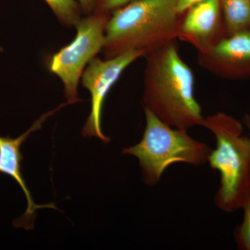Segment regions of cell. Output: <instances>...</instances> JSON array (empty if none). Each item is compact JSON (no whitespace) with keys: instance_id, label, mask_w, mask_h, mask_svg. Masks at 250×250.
<instances>
[{"instance_id":"6da1fadb","label":"cell","mask_w":250,"mask_h":250,"mask_svg":"<svg viewBox=\"0 0 250 250\" xmlns=\"http://www.w3.org/2000/svg\"><path fill=\"white\" fill-rule=\"evenodd\" d=\"M145 58L144 109L177 129L202 126L205 118L195 98V76L181 57L177 41Z\"/></svg>"},{"instance_id":"7a4b0ae2","label":"cell","mask_w":250,"mask_h":250,"mask_svg":"<svg viewBox=\"0 0 250 250\" xmlns=\"http://www.w3.org/2000/svg\"><path fill=\"white\" fill-rule=\"evenodd\" d=\"M183 16L177 12V0H134L122 6L106 24L102 52L104 59L129 51L142 52L146 57L178 40Z\"/></svg>"},{"instance_id":"3957f363","label":"cell","mask_w":250,"mask_h":250,"mask_svg":"<svg viewBox=\"0 0 250 250\" xmlns=\"http://www.w3.org/2000/svg\"><path fill=\"white\" fill-rule=\"evenodd\" d=\"M202 126L216 141L208 159L210 167L220 174L215 205L224 211H235L250 190V137L243 134L238 120L221 112L205 118Z\"/></svg>"},{"instance_id":"277c9868","label":"cell","mask_w":250,"mask_h":250,"mask_svg":"<svg viewBox=\"0 0 250 250\" xmlns=\"http://www.w3.org/2000/svg\"><path fill=\"white\" fill-rule=\"evenodd\" d=\"M146 125L139 143L123 149V154L135 156L139 162L143 182L153 187L160 182L163 174L175 163L193 166L208 164L212 149L194 139L188 130L177 129L158 119L144 109Z\"/></svg>"},{"instance_id":"5b68a950","label":"cell","mask_w":250,"mask_h":250,"mask_svg":"<svg viewBox=\"0 0 250 250\" xmlns=\"http://www.w3.org/2000/svg\"><path fill=\"white\" fill-rule=\"evenodd\" d=\"M111 14H91L82 18L75 26L73 40L50 56L47 68L63 85L64 96L70 104L81 101L78 87L85 67L105 43V29Z\"/></svg>"},{"instance_id":"8992f818","label":"cell","mask_w":250,"mask_h":250,"mask_svg":"<svg viewBox=\"0 0 250 250\" xmlns=\"http://www.w3.org/2000/svg\"><path fill=\"white\" fill-rule=\"evenodd\" d=\"M145 57V54L139 51H129L110 59H102L97 56L85 67L81 81L83 86L90 92L91 106L82 129L84 137L98 138L104 143L109 142V138L103 134L102 129L104 103L108 92L125 70L136 60Z\"/></svg>"},{"instance_id":"52a82bcc","label":"cell","mask_w":250,"mask_h":250,"mask_svg":"<svg viewBox=\"0 0 250 250\" xmlns=\"http://www.w3.org/2000/svg\"><path fill=\"white\" fill-rule=\"evenodd\" d=\"M198 62L220 78L250 79V29L224 36L207 52L198 53Z\"/></svg>"},{"instance_id":"ba28073f","label":"cell","mask_w":250,"mask_h":250,"mask_svg":"<svg viewBox=\"0 0 250 250\" xmlns=\"http://www.w3.org/2000/svg\"><path fill=\"white\" fill-rule=\"evenodd\" d=\"M70 104L67 103L62 104L58 107L52 111L47 112L34 122L30 128L24 134L21 135L16 139L9 136H0V173L6 174L12 177L22 189L26 199H27V207L24 214L20 218L14 220V228H24L29 231L34 228V223L36 218V211L41 208H53L57 209L53 203L46 205H36L31 196V191L26 184L25 179L23 177L22 172V161L23 156L21 153V146L25 142L32 133L41 129L42 125L49 116H52L56 112L59 111L64 106Z\"/></svg>"},{"instance_id":"9c48e42d","label":"cell","mask_w":250,"mask_h":250,"mask_svg":"<svg viewBox=\"0 0 250 250\" xmlns=\"http://www.w3.org/2000/svg\"><path fill=\"white\" fill-rule=\"evenodd\" d=\"M225 36L220 0H204L184 14L178 39L190 44L198 53H202Z\"/></svg>"},{"instance_id":"30bf717a","label":"cell","mask_w":250,"mask_h":250,"mask_svg":"<svg viewBox=\"0 0 250 250\" xmlns=\"http://www.w3.org/2000/svg\"><path fill=\"white\" fill-rule=\"evenodd\" d=\"M226 36L250 29V0H220Z\"/></svg>"},{"instance_id":"8fae6325","label":"cell","mask_w":250,"mask_h":250,"mask_svg":"<svg viewBox=\"0 0 250 250\" xmlns=\"http://www.w3.org/2000/svg\"><path fill=\"white\" fill-rule=\"evenodd\" d=\"M58 20L67 28L75 27L82 18L83 10L77 0H44Z\"/></svg>"},{"instance_id":"7c38bea8","label":"cell","mask_w":250,"mask_h":250,"mask_svg":"<svg viewBox=\"0 0 250 250\" xmlns=\"http://www.w3.org/2000/svg\"><path fill=\"white\" fill-rule=\"evenodd\" d=\"M241 208L243 210V220L236 229L235 238L239 249L250 250V190Z\"/></svg>"},{"instance_id":"4fadbf2b","label":"cell","mask_w":250,"mask_h":250,"mask_svg":"<svg viewBox=\"0 0 250 250\" xmlns=\"http://www.w3.org/2000/svg\"><path fill=\"white\" fill-rule=\"evenodd\" d=\"M134 0H95L93 14H111L113 11Z\"/></svg>"},{"instance_id":"5bb4252c","label":"cell","mask_w":250,"mask_h":250,"mask_svg":"<svg viewBox=\"0 0 250 250\" xmlns=\"http://www.w3.org/2000/svg\"><path fill=\"white\" fill-rule=\"evenodd\" d=\"M202 1L204 0H177V12L183 16L191 6Z\"/></svg>"},{"instance_id":"9a60e30c","label":"cell","mask_w":250,"mask_h":250,"mask_svg":"<svg viewBox=\"0 0 250 250\" xmlns=\"http://www.w3.org/2000/svg\"><path fill=\"white\" fill-rule=\"evenodd\" d=\"M85 14H93L95 8V0H77Z\"/></svg>"}]
</instances>
